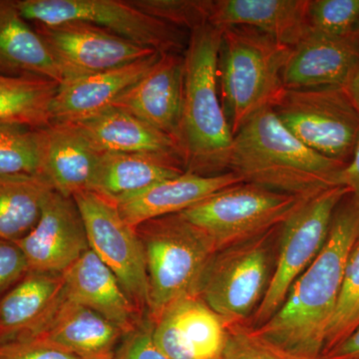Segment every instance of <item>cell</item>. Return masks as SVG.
Listing matches in <instances>:
<instances>
[{
  "mask_svg": "<svg viewBox=\"0 0 359 359\" xmlns=\"http://www.w3.org/2000/svg\"><path fill=\"white\" fill-rule=\"evenodd\" d=\"M359 233V202L351 194L334 212L323 250L290 287L278 311L255 330L285 351L321 359L347 257Z\"/></svg>",
  "mask_w": 359,
  "mask_h": 359,
  "instance_id": "cell-1",
  "label": "cell"
},
{
  "mask_svg": "<svg viewBox=\"0 0 359 359\" xmlns=\"http://www.w3.org/2000/svg\"><path fill=\"white\" fill-rule=\"evenodd\" d=\"M346 165L304 145L266 107L233 135L229 172L244 183L306 199L339 186Z\"/></svg>",
  "mask_w": 359,
  "mask_h": 359,
  "instance_id": "cell-2",
  "label": "cell"
},
{
  "mask_svg": "<svg viewBox=\"0 0 359 359\" xmlns=\"http://www.w3.org/2000/svg\"><path fill=\"white\" fill-rule=\"evenodd\" d=\"M222 30L211 25L193 30L184 52V95L178 145L186 172L228 173L233 133L219 91Z\"/></svg>",
  "mask_w": 359,
  "mask_h": 359,
  "instance_id": "cell-3",
  "label": "cell"
},
{
  "mask_svg": "<svg viewBox=\"0 0 359 359\" xmlns=\"http://www.w3.org/2000/svg\"><path fill=\"white\" fill-rule=\"evenodd\" d=\"M221 30L219 91L233 136L252 115L273 107L283 93V69L292 47L254 28Z\"/></svg>",
  "mask_w": 359,
  "mask_h": 359,
  "instance_id": "cell-4",
  "label": "cell"
},
{
  "mask_svg": "<svg viewBox=\"0 0 359 359\" xmlns=\"http://www.w3.org/2000/svg\"><path fill=\"white\" fill-rule=\"evenodd\" d=\"M135 230L143 247L147 271V316L154 323L174 302L199 295L205 269L217 250L181 214L151 219Z\"/></svg>",
  "mask_w": 359,
  "mask_h": 359,
  "instance_id": "cell-5",
  "label": "cell"
},
{
  "mask_svg": "<svg viewBox=\"0 0 359 359\" xmlns=\"http://www.w3.org/2000/svg\"><path fill=\"white\" fill-rule=\"evenodd\" d=\"M304 200L242 182L179 214L205 233L219 252L280 228Z\"/></svg>",
  "mask_w": 359,
  "mask_h": 359,
  "instance_id": "cell-6",
  "label": "cell"
},
{
  "mask_svg": "<svg viewBox=\"0 0 359 359\" xmlns=\"http://www.w3.org/2000/svg\"><path fill=\"white\" fill-rule=\"evenodd\" d=\"M349 192L337 186L311 196L280 226L278 252L263 302L250 325H263L282 306L290 287L311 266L327 242L334 212Z\"/></svg>",
  "mask_w": 359,
  "mask_h": 359,
  "instance_id": "cell-7",
  "label": "cell"
},
{
  "mask_svg": "<svg viewBox=\"0 0 359 359\" xmlns=\"http://www.w3.org/2000/svg\"><path fill=\"white\" fill-rule=\"evenodd\" d=\"M29 22L82 21L159 53H184L190 33L139 11L127 0H14Z\"/></svg>",
  "mask_w": 359,
  "mask_h": 359,
  "instance_id": "cell-8",
  "label": "cell"
},
{
  "mask_svg": "<svg viewBox=\"0 0 359 359\" xmlns=\"http://www.w3.org/2000/svg\"><path fill=\"white\" fill-rule=\"evenodd\" d=\"M278 229L219 250L205 269L200 297L229 327L249 323L263 302L271 276V240Z\"/></svg>",
  "mask_w": 359,
  "mask_h": 359,
  "instance_id": "cell-9",
  "label": "cell"
},
{
  "mask_svg": "<svg viewBox=\"0 0 359 359\" xmlns=\"http://www.w3.org/2000/svg\"><path fill=\"white\" fill-rule=\"evenodd\" d=\"M271 108L309 148L344 164L351 161L359 142V114L344 87L285 89Z\"/></svg>",
  "mask_w": 359,
  "mask_h": 359,
  "instance_id": "cell-10",
  "label": "cell"
},
{
  "mask_svg": "<svg viewBox=\"0 0 359 359\" xmlns=\"http://www.w3.org/2000/svg\"><path fill=\"white\" fill-rule=\"evenodd\" d=\"M73 199L83 219L89 249L117 276L139 311L147 316V271L136 230L122 219L114 202L97 193L85 191Z\"/></svg>",
  "mask_w": 359,
  "mask_h": 359,
  "instance_id": "cell-11",
  "label": "cell"
},
{
  "mask_svg": "<svg viewBox=\"0 0 359 359\" xmlns=\"http://www.w3.org/2000/svg\"><path fill=\"white\" fill-rule=\"evenodd\" d=\"M34 28L67 72V79L115 69L159 53L82 21Z\"/></svg>",
  "mask_w": 359,
  "mask_h": 359,
  "instance_id": "cell-12",
  "label": "cell"
},
{
  "mask_svg": "<svg viewBox=\"0 0 359 359\" xmlns=\"http://www.w3.org/2000/svg\"><path fill=\"white\" fill-rule=\"evenodd\" d=\"M15 244L25 255L28 271L65 273L89 250L83 219L74 199L52 191L39 223Z\"/></svg>",
  "mask_w": 359,
  "mask_h": 359,
  "instance_id": "cell-13",
  "label": "cell"
},
{
  "mask_svg": "<svg viewBox=\"0 0 359 359\" xmlns=\"http://www.w3.org/2000/svg\"><path fill=\"white\" fill-rule=\"evenodd\" d=\"M153 323L155 344L171 359H222L229 325L200 295L184 297Z\"/></svg>",
  "mask_w": 359,
  "mask_h": 359,
  "instance_id": "cell-14",
  "label": "cell"
},
{
  "mask_svg": "<svg viewBox=\"0 0 359 359\" xmlns=\"http://www.w3.org/2000/svg\"><path fill=\"white\" fill-rule=\"evenodd\" d=\"M358 63L359 29L346 35L309 32L292 47L283 69V87H342Z\"/></svg>",
  "mask_w": 359,
  "mask_h": 359,
  "instance_id": "cell-15",
  "label": "cell"
},
{
  "mask_svg": "<svg viewBox=\"0 0 359 359\" xmlns=\"http://www.w3.org/2000/svg\"><path fill=\"white\" fill-rule=\"evenodd\" d=\"M183 95L184 53H163L112 107L139 118L178 143Z\"/></svg>",
  "mask_w": 359,
  "mask_h": 359,
  "instance_id": "cell-16",
  "label": "cell"
},
{
  "mask_svg": "<svg viewBox=\"0 0 359 359\" xmlns=\"http://www.w3.org/2000/svg\"><path fill=\"white\" fill-rule=\"evenodd\" d=\"M161 53L103 72L81 75L58 85L52 105V123H78L109 109L142 77Z\"/></svg>",
  "mask_w": 359,
  "mask_h": 359,
  "instance_id": "cell-17",
  "label": "cell"
},
{
  "mask_svg": "<svg viewBox=\"0 0 359 359\" xmlns=\"http://www.w3.org/2000/svg\"><path fill=\"white\" fill-rule=\"evenodd\" d=\"M62 276L66 299L101 314L126 334L147 316L139 311L117 276L90 249Z\"/></svg>",
  "mask_w": 359,
  "mask_h": 359,
  "instance_id": "cell-18",
  "label": "cell"
},
{
  "mask_svg": "<svg viewBox=\"0 0 359 359\" xmlns=\"http://www.w3.org/2000/svg\"><path fill=\"white\" fill-rule=\"evenodd\" d=\"M40 173L56 192L66 197L89 191L100 153L75 124L51 123L40 128Z\"/></svg>",
  "mask_w": 359,
  "mask_h": 359,
  "instance_id": "cell-19",
  "label": "cell"
},
{
  "mask_svg": "<svg viewBox=\"0 0 359 359\" xmlns=\"http://www.w3.org/2000/svg\"><path fill=\"white\" fill-rule=\"evenodd\" d=\"M242 183L237 175L216 176L185 172L164 180L115 203L120 216L132 228L151 219L179 214L226 187Z\"/></svg>",
  "mask_w": 359,
  "mask_h": 359,
  "instance_id": "cell-20",
  "label": "cell"
},
{
  "mask_svg": "<svg viewBox=\"0 0 359 359\" xmlns=\"http://www.w3.org/2000/svg\"><path fill=\"white\" fill-rule=\"evenodd\" d=\"M65 299L62 273L28 271L0 299V342L39 334Z\"/></svg>",
  "mask_w": 359,
  "mask_h": 359,
  "instance_id": "cell-21",
  "label": "cell"
},
{
  "mask_svg": "<svg viewBox=\"0 0 359 359\" xmlns=\"http://www.w3.org/2000/svg\"><path fill=\"white\" fill-rule=\"evenodd\" d=\"M309 0H214L210 25L254 28L294 47L309 32Z\"/></svg>",
  "mask_w": 359,
  "mask_h": 359,
  "instance_id": "cell-22",
  "label": "cell"
},
{
  "mask_svg": "<svg viewBox=\"0 0 359 359\" xmlns=\"http://www.w3.org/2000/svg\"><path fill=\"white\" fill-rule=\"evenodd\" d=\"M125 335L112 321L65 297L35 337L60 347L78 359H114Z\"/></svg>",
  "mask_w": 359,
  "mask_h": 359,
  "instance_id": "cell-23",
  "label": "cell"
},
{
  "mask_svg": "<svg viewBox=\"0 0 359 359\" xmlns=\"http://www.w3.org/2000/svg\"><path fill=\"white\" fill-rule=\"evenodd\" d=\"M0 74L39 76L61 84L63 66L34 26L23 18L14 0H0Z\"/></svg>",
  "mask_w": 359,
  "mask_h": 359,
  "instance_id": "cell-24",
  "label": "cell"
},
{
  "mask_svg": "<svg viewBox=\"0 0 359 359\" xmlns=\"http://www.w3.org/2000/svg\"><path fill=\"white\" fill-rule=\"evenodd\" d=\"M185 172L183 162L175 156L106 153L100 156L89 191L117 203Z\"/></svg>",
  "mask_w": 359,
  "mask_h": 359,
  "instance_id": "cell-25",
  "label": "cell"
},
{
  "mask_svg": "<svg viewBox=\"0 0 359 359\" xmlns=\"http://www.w3.org/2000/svg\"><path fill=\"white\" fill-rule=\"evenodd\" d=\"M73 124L100 154L143 153L175 156L182 160L178 143L173 137L118 108L111 107Z\"/></svg>",
  "mask_w": 359,
  "mask_h": 359,
  "instance_id": "cell-26",
  "label": "cell"
},
{
  "mask_svg": "<svg viewBox=\"0 0 359 359\" xmlns=\"http://www.w3.org/2000/svg\"><path fill=\"white\" fill-rule=\"evenodd\" d=\"M53 190L41 175L0 176V238L18 243L39 223Z\"/></svg>",
  "mask_w": 359,
  "mask_h": 359,
  "instance_id": "cell-27",
  "label": "cell"
},
{
  "mask_svg": "<svg viewBox=\"0 0 359 359\" xmlns=\"http://www.w3.org/2000/svg\"><path fill=\"white\" fill-rule=\"evenodd\" d=\"M58 84L39 76L0 74V122L39 129L52 123V105Z\"/></svg>",
  "mask_w": 359,
  "mask_h": 359,
  "instance_id": "cell-28",
  "label": "cell"
},
{
  "mask_svg": "<svg viewBox=\"0 0 359 359\" xmlns=\"http://www.w3.org/2000/svg\"><path fill=\"white\" fill-rule=\"evenodd\" d=\"M39 129L18 123L0 122V176L39 175L41 167Z\"/></svg>",
  "mask_w": 359,
  "mask_h": 359,
  "instance_id": "cell-29",
  "label": "cell"
},
{
  "mask_svg": "<svg viewBox=\"0 0 359 359\" xmlns=\"http://www.w3.org/2000/svg\"><path fill=\"white\" fill-rule=\"evenodd\" d=\"M359 325V233L347 257L344 283L323 355L339 346ZM321 355V356H323Z\"/></svg>",
  "mask_w": 359,
  "mask_h": 359,
  "instance_id": "cell-30",
  "label": "cell"
},
{
  "mask_svg": "<svg viewBox=\"0 0 359 359\" xmlns=\"http://www.w3.org/2000/svg\"><path fill=\"white\" fill-rule=\"evenodd\" d=\"M139 11L157 20L193 32L210 25L214 0H129Z\"/></svg>",
  "mask_w": 359,
  "mask_h": 359,
  "instance_id": "cell-31",
  "label": "cell"
},
{
  "mask_svg": "<svg viewBox=\"0 0 359 359\" xmlns=\"http://www.w3.org/2000/svg\"><path fill=\"white\" fill-rule=\"evenodd\" d=\"M309 32L346 35L359 29V0H309Z\"/></svg>",
  "mask_w": 359,
  "mask_h": 359,
  "instance_id": "cell-32",
  "label": "cell"
},
{
  "mask_svg": "<svg viewBox=\"0 0 359 359\" xmlns=\"http://www.w3.org/2000/svg\"><path fill=\"white\" fill-rule=\"evenodd\" d=\"M222 359H313L280 348L261 337L250 323L231 325Z\"/></svg>",
  "mask_w": 359,
  "mask_h": 359,
  "instance_id": "cell-33",
  "label": "cell"
},
{
  "mask_svg": "<svg viewBox=\"0 0 359 359\" xmlns=\"http://www.w3.org/2000/svg\"><path fill=\"white\" fill-rule=\"evenodd\" d=\"M0 359H78L39 337H22L0 342Z\"/></svg>",
  "mask_w": 359,
  "mask_h": 359,
  "instance_id": "cell-34",
  "label": "cell"
},
{
  "mask_svg": "<svg viewBox=\"0 0 359 359\" xmlns=\"http://www.w3.org/2000/svg\"><path fill=\"white\" fill-rule=\"evenodd\" d=\"M153 323L146 316L140 325L125 335L114 359H171L155 344Z\"/></svg>",
  "mask_w": 359,
  "mask_h": 359,
  "instance_id": "cell-35",
  "label": "cell"
},
{
  "mask_svg": "<svg viewBox=\"0 0 359 359\" xmlns=\"http://www.w3.org/2000/svg\"><path fill=\"white\" fill-rule=\"evenodd\" d=\"M28 264L15 243L0 238V299L27 273Z\"/></svg>",
  "mask_w": 359,
  "mask_h": 359,
  "instance_id": "cell-36",
  "label": "cell"
},
{
  "mask_svg": "<svg viewBox=\"0 0 359 359\" xmlns=\"http://www.w3.org/2000/svg\"><path fill=\"white\" fill-rule=\"evenodd\" d=\"M339 185L348 189L351 195L359 202V142L351 161L340 172Z\"/></svg>",
  "mask_w": 359,
  "mask_h": 359,
  "instance_id": "cell-37",
  "label": "cell"
},
{
  "mask_svg": "<svg viewBox=\"0 0 359 359\" xmlns=\"http://www.w3.org/2000/svg\"><path fill=\"white\" fill-rule=\"evenodd\" d=\"M321 359H359V325L339 346L323 354Z\"/></svg>",
  "mask_w": 359,
  "mask_h": 359,
  "instance_id": "cell-38",
  "label": "cell"
},
{
  "mask_svg": "<svg viewBox=\"0 0 359 359\" xmlns=\"http://www.w3.org/2000/svg\"><path fill=\"white\" fill-rule=\"evenodd\" d=\"M342 87L346 90L347 96L351 99V103L353 104L354 108L359 114V63Z\"/></svg>",
  "mask_w": 359,
  "mask_h": 359,
  "instance_id": "cell-39",
  "label": "cell"
}]
</instances>
